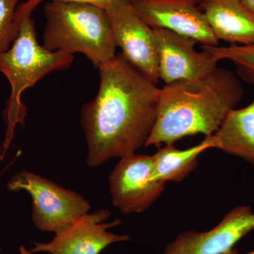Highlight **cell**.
Masks as SVG:
<instances>
[{
	"instance_id": "15",
	"label": "cell",
	"mask_w": 254,
	"mask_h": 254,
	"mask_svg": "<svg viewBox=\"0 0 254 254\" xmlns=\"http://www.w3.org/2000/svg\"><path fill=\"white\" fill-rule=\"evenodd\" d=\"M217 62L230 60L236 66L237 75L242 80L254 85V45L232 44L229 47L202 46Z\"/></svg>"
},
{
	"instance_id": "14",
	"label": "cell",
	"mask_w": 254,
	"mask_h": 254,
	"mask_svg": "<svg viewBox=\"0 0 254 254\" xmlns=\"http://www.w3.org/2000/svg\"><path fill=\"white\" fill-rule=\"evenodd\" d=\"M210 148H214L213 135L185 150L178 149L174 144L165 145L152 155L153 179L163 184L182 182L196 168L199 155Z\"/></svg>"
},
{
	"instance_id": "17",
	"label": "cell",
	"mask_w": 254,
	"mask_h": 254,
	"mask_svg": "<svg viewBox=\"0 0 254 254\" xmlns=\"http://www.w3.org/2000/svg\"><path fill=\"white\" fill-rule=\"evenodd\" d=\"M50 1H57V2L78 3V4H86L98 6L102 9H105L107 6L115 1V0H49Z\"/></svg>"
},
{
	"instance_id": "11",
	"label": "cell",
	"mask_w": 254,
	"mask_h": 254,
	"mask_svg": "<svg viewBox=\"0 0 254 254\" xmlns=\"http://www.w3.org/2000/svg\"><path fill=\"white\" fill-rule=\"evenodd\" d=\"M254 229L252 208L240 205L230 210L222 221L205 232L187 231L180 234L162 254H224Z\"/></svg>"
},
{
	"instance_id": "9",
	"label": "cell",
	"mask_w": 254,
	"mask_h": 254,
	"mask_svg": "<svg viewBox=\"0 0 254 254\" xmlns=\"http://www.w3.org/2000/svg\"><path fill=\"white\" fill-rule=\"evenodd\" d=\"M111 216L109 210L102 209L88 213L76 222L55 233L53 240L47 243L34 242L32 253L50 254H100L108 246L127 242L129 236L115 235L108 231L120 224V220L105 222Z\"/></svg>"
},
{
	"instance_id": "1",
	"label": "cell",
	"mask_w": 254,
	"mask_h": 254,
	"mask_svg": "<svg viewBox=\"0 0 254 254\" xmlns=\"http://www.w3.org/2000/svg\"><path fill=\"white\" fill-rule=\"evenodd\" d=\"M98 68V94L81 111L87 164L93 168L145 145L156 122L160 89L121 53Z\"/></svg>"
},
{
	"instance_id": "2",
	"label": "cell",
	"mask_w": 254,
	"mask_h": 254,
	"mask_svg": "<svg viewBox=\"0 0 254 254\" xmlns=\"http://www.w3.org/2000/svg\"><path fill=\"white\" fill-rule=\"evenodd\" d=\"M244 95L239 76L223 68L203 77L164 85L156 122L145 146L174 144L198 133L213 135Z\"/></svg>"
},
{
	"instance_id": "12",
	"label": "cell",
	"mask_w": 254,
	"mask_h": 254,
	"mask_svg": "<svg viewBox=\"0 0 254 254\" xmlns=\"http://www.w3.org/2000/svg\"><path fill=\"white\" fill-rule=\"evenodd\" d=\"M198 3L219 41L254 45V16L242 0H198Z\"/></svg>"
},
{
	"instance_id": "5",
	"label": "cell",
	"mask_w": 254,
	"mask_h": 254,
	"mask_svg": "<svg viewBox=\"0 0 254 254\" xmlns=\"http://www.w3.org/2000/svg\"><path fill=\"white\" fill-rule=\"evenodd\" d=\"M7 190H24L31 194L32 220L36 228L43 232L61 231L91 209L89 202L79 193L26 170L11 177Z\"/></svg>"
},
{
	"instance_id": "6",
	"label": "cell",
	"mask_w": 254,
	"mask_h": 254,
	"mask_svg": "<svg viewBox=\"0 0 254 254\" xmlns=\"http://www.w3.org/2000/svg\"><path fill=\"white\" fill-rule=\"evenodd\" d=\"M114 41L132 66L158 84V55L154 30L137 14L131 0H115L105 9Z\"/></svg>"
},
{
	"instance_id": "20",
	"label": "cell",
	"mask_w": 254,
	"mask_h": 254,
	"mask_svg": "<svg viewBox=\"0 0 254 254\" xmlns=\"http://www.w3.org/2000/svg\"><path fill=\"white\" fill-rule=\"evenodd\" d=\"M232 254H238V253H237V252L236 250H234L233 252H232ZM254 254V252H251V253H249V254Z\"/></svg>"
},
{
	"instance_id": "18",
	"label": "cell",
	"mask_w": 254,
	"mask_h": 254,
	"mask_svg": "<svg viewBox=\"0 0 254 254\" xmlns=\"http://www.w3.org/2000/svg\"><path fill=\"white\" fill-rule=\"evenodd\" d=\"M243 4L254 16V0H242Z\"/></svg>"
},
{
	"instance_id": "21",
	"label": "cell",
	"mask_w": 254,
	"mask_h": 254,
	"mask_svg": "<svg viewBox=\"0 0 254 254\" xmlns=\"http://www.w3.org/2000/svg\"><path fill=\"white\" fill-rule=\"evenodd\" d=\"M233 250L231 251V252H228V253L224 254H232V252H233Z\"/></svg>"
},
{
	"instance_id": "8",
	"label": "cell",
	"mask_w": 254,
	"mask_h": 254,
	"mask_svg": "<svg viewBox=\"0 0 254 254\" xmlns=\"http://www.w3.org/2000/svg\"><path fill=\"white\" fill-rule=\"evenodd\" d=\"M137 14L153 29L193 38L202 46H218L198 0H131Z\"/></svg>"
},
{
	"instance_id": "7",
	"label": "cell",
	"mask_w": 254,
	"mask_h": 254,
	"mask_svg": "<svg viewBox=\"0 0 254 254\" xmlns=\"http://www.w3.org/2000/svg\"><path fill=\"white\" fill-rule=\"evenodd\" d=\"M112 203L122 213H141L165 190L153 177L152 156L132 154L120 158L109 177Z\"/></svg>"
},
{
	"instance_id": "4",
	"label": "cell",
	"mask_w": 254,
	"mask_h": 254,
	"mask_svg": "<svg viewBox=\"0 0 254 254\" xmlns=\"http://www.w3.org/2000/svg\"><path fill=\"white\" fill-rule=\"evenodd\" d=\"M43 46L53 52L84 54L96 67L115 56L109 18L104 9L91 4L49 1Z\"/></svg>"
},
{
	"instance_id": "10",
	"label": "cell",
	"mask_w": 254,
	"mask_h": 254,
	"mask_svg": "<svg viewBox=\"0 0 254 254\" xmlns=\"http://www.w3.org/2000/svg\"><path fill=\"white\" fill-rule=\"evenodd\" d=\"M154 30L158 55L159 78L165 84L203 77L218 68L206 50L196 51L198 42L165 29Z\"/></svg>"
},
{
	"instance_id": "16",
	"label": "cell",
	"mask_w": 254,
	"mask_h": 254,
	"mask_svg": "<svg viewBox=\"0 0 254 254\" xmlns=\"http://www.w3.org/2000/svg\"><path fill=\"white\" fill-rule=\"evenodd\" d=\"M20 0H0V53L13 44L18 33L17 4Z\"/></svg>"
},
{
	"instance_id": "13",
	"label": "cell",
	"mask_w": 254,
	"mask_h": 254,
	"mask_svg": "<svg viewBox=\"0 0 254 254\" xmlns=\"http://www.w3.org/2000/svg\"><path fill=\"white\" fill-rule=\"evenodd\" d=\"M214 148L240 157L254 165V100L227 114L213 134Z\"/></svg>"
},
{
	"instance_id": "19",
	"label": "cell",
	"mask_w": 254,
	"mask_h": 254,
	"mask_svg": "<svg viewBox=\"0 0 254 254\" xmlns=\"http://www.w3.org/2000/svg\"><path fill=\"white\" fill-rule=\"evenodd\" d=\"M20 254H32L31 250H26V247L24 246H21L19 248Z\"/></svg>"
},
{
	"instance_id": "3",
	"label": "cell",
	"mask_w": 254,
	"mask_h": 254,
	"mask_svg": "<svg viewBox=\"0 0 254 254\" xmlns=\"http://www.w3.org/2000/svg\"><path fill=\"white\" fill-rule=\"evenodd\" d=\"M43 1L28 0L18 6L17 37L9 50L0 53V72L11 87L5 111L8 125L6 145L12 138L16 124L23 123L26 116V108L21 101L23 91L48 73L69 67L73 62V55L50 51L38 43L31 16Z\"/></svg>"
}]
</instances>
